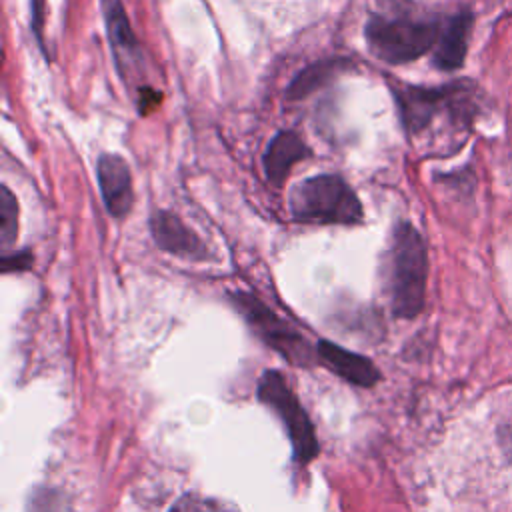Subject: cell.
I'll use <instances>...</instances> for the list:
<instances>
[{
  "mask_svg": "<svg viewBox=\"0 0 512 512\" xmlns=\"http://www.w3.org/2000/svg\"><path fill=\"white\" fill-rule=\"evenodd\" d=\"M378 8L366 22V44L376 58L402 64L434 48L440 24L416 16L408 0H378Z\"/></svg>",
  "mask_w": 512,
  "mask_h": 512,
  "instance_id": "obj_1",
  "label": "cell"
},
{
  "mask_svg": "<svg viewBox=\"0 0 512 512\" xmlns=\"http://www.w3.org/2000/svg\"><path fill=\"white\" fill-rule=\"evenodd\" d=\"M428 256L418 230L408 224H396L388 250V294L392 312L400 318L420 314L426 296Z\"/></svg>",
  "mask_w": 512,
  "mask_h": 512,
  "instance_id": "obj_2",
  "label": "cell"
},
{
  "mask_svg": "<svg viewBox=\"0 0 512 512\" xmlns=\"http://www.w3.org/2000/svg\"><path fill=\"white\" fill-rule=\"evenodd\" d=\"M394 96L402 124L412 136L428 130L438 116L448 118L456 128L472 120V86L466 82H454L436 88L398 84L394 86Z\"/></svg>",
  "mask_w": 512,
  "mask_h": 512,
  "instance_id": "obj_3",
  "label": "cell"
},
{
  "mask_svg": "<svg viewBox=\"0 0 512 512\" xmlns=\"http://www.w3.org/2000/svg\"><path fill=\"white\" fill-rule=\"evenodd\" d=\"M290 212L310 224H356L362 220V204L354 190L338 174H320L294 186Z\"/></svg>",
  "mask_w": 512,
  "mask_h": 512,
  "instance_id": "obj_4",
  "label": "cell"
},
{
  "mask_svg": "<svg viewBox=\"0 0 512 512\" xmlns=\"http://www.w3.org/2000/svg\"><path fill=\"white\" fill-rule=\"evenodd\" d=\"M258 398L262 404H266L270 410H274L282 424L286 426V432L292 442L294 458L300 464H308L316 458L320 446L314 434V426L302 408L298 396L292 392L288 382L280 372L266 370L258 382Z\"/></svg>",
  "mask_w": 512,
  "mask_h": 512,
  "instance_id": "obj_5",
  "label": "cell"
},
{
  "mask_svg": "<svg viewBox=\"0 0 512 512\" xmlns=\"http://www.w3.org/2000/svg\"><path fill=\"white\" fill-rule=\"evenodd\" d=\"M230 300L236 310L246 318L250 328L284 360L296 366L314 364V354L300 332H296L288 322L276 316L264 302L248 292H232Z\"/></svg>",
  "mask_w": 512,
  "mask_h": 512,
  "instance_id": "obj_6",
  "label": "cell"
},
{
  "mask_svg": "<svg viewBox=\"0 0 512 512\" xmlns=\"http://www.w3.org/2000/svg\"><path fill=\"white\" fill-rule=\"evenodd\" d=\"M102 12L116 66L122 76L134 78L136 74H140L138 70L142 66V48L132 32L122 0H102Z\"/></svg>",
  "mask_w": 512,
  "mask_h": 512,
  "instance_id": "obj_7",
  "label": "cell"
},
{
  "mask_svg": "<svg viewBox=\"0 0 512 512\" xmlns=\"http://www.w3.org/2000/svg\"><path fill=\"white\" fill-rule=\"evenodd\" d=\"M96 178L108 214L114 218H124L134 204L132 174L124 158L118 154H100Z\"/></svg>",
  "mask_w": 512,
  "mask_h": 512,
  "instance_id": "obj_8",
  "label": "cell"
},
{
  "mask_svg": "<svg viewBox=\"0 0 512 512\" xmlns=\"http://www.w3.org/2000/svg\"><path fill=\"white\" fill-rule=\"evenodd\" d=\"M150 230L154 242L162 250L188 260L206 258L204 242L176 214L168 210H156L150 218Z\"/></svg>",
  "mask_w": 512,
  "mask_h": 512,
  "instance_id": "obj_9",
  "label": "cell"
},
{
  "mask_svg": "<svg viewBox=\"0 0 512 512\" xmlns=\"http://www.w3.org/2000/svg\"><path fill=\"white\" fill-rule=\"evenodd\" d=\"M316 356L332 370L336 372L340 378H344L346 382L354 384V386H362V388H370L378 382L380 372L374 366V362L362 354L350 352L334 342L328 340H320L316 346Z\"/></svg>",
  "mask_w": 512,
  "mask_h": 512,
  "instance_id": "obj_10",
  "label": "cell"
},
{
  "mask_svg": "<svg viewBox=\"0 0 512 512\" xmlns=\"http://www.w3.org/2000/svg\"><path fill=\"white\" fill-rule=\"evenodd\" d=\"M470 28H472V16L468 12H458L440 24L438 40L432 48L436 68L456 70L462 66L468 50Z\"/></svg>",
  "mask_w": 512,
  "mask_h": 512,
  "instance_id": "obj_11",
  "label": "cell"
},
{
  "mask_svg": "<svg viewBox=\"0 0 512 512\" xmlns=\"http://www.w3.org/2000/svg\"><path fill=\"white\" fill-rule=\"evenodd\" d=\"M306 156H310V148L304 144V140L292 132V130H282L278 132L266 152H264V172L266 178L274 184V186H282L286 176L290 174V168L304 160Z\"/></svg>",
  "mask_w": 512,
  "mask_h": 512,
  "instance_id": "obj_12",
  "label": "cell"
},
{
  "mask_svg": "<svg viewBox=\"0 0 512 512\" xmlns=\"http://www.w3.org/2000/svg\"><path fill=\"white\" fill-rule=\"evenodd\" d=\"M338 64L336 62H318L306 70H302L294 82L288 88V96L290 98H302L306 94H310L312 90L320 88L334 72H336Z\"/></svg>",
  "mask_w": 512,
  "mask_h": 512,
  "instance_id": "obj_13",
  "label": "cell"
},
{
  "mask_svg": "<svg viewBox=\"0 0 512 512\" xmlns=\"http://www.w3.org/2000/svg\"><path fill=\"white\" fill-rule=\"evenodd\" d=\"M18 236V202L10 188L2 186L0 196V244L8 252Z\"/></svg>",
  "mask_w": 512,
  "mask_h": 512,
  "instance_id": "obj_14",
  "label": "cell"
},
{
  "mask_svg": "<svg viewBox=\"0 0 512 512\" xmlns=\"http://www.w3.org/2000/svg\"><path fill=\"white\" fill-rule=\"evenodd\" d=\"M170 512H240L234 504L212 498V496H200V494H184L178 498Z\"/></svg>",
  "mask_w": 512,
  "mask_h": 512,
  "instance_id": "obj_15",
  "label": "cell"
},
{
  "mask_svg": "<svg viewBox=\"0 0 512 512\" xmlns=\"http://www.w3.org/2000/svg\"><path fill=\"white\" fill-rule=\"evenodd\" d=\"M30 264H32L30 252H12V254H4V258H2L4 272L24 270V268H30Z\"/></svg>",
  "mask_w": 512,
  "mask_h": 512,
  "instance_id": "obj_16",
  "label": "cell"
}]
</instances>
